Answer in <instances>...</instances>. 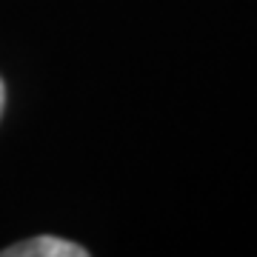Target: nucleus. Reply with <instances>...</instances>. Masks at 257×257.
<instances>
[{
    "label": "nucleus",
    "mask_w": 257,
    "mask_h": 257,
    "mask_svg": "<svg viewBox=\"0 0 257 257\" xmlns=\"http://www.w3.org/2000/svg\"><path fill=\"white\" fill-rule=\"evenodd\" d=\"M89 251L77 243L60 237H32L23 243H15L3 251V257H86Z\"/></svg>",
    "instance_id": "1"
},
{
    "label": "nucleus",
    "mask_w": 257,
    "mask_h": 257,
    "mask_svg": "<svg viewBox=\"0 0 257 257\" xmlns=\"http://www.w3.org/2000/svg\"><path fill=\"white\" fill-rule=\"evenodd\" d=\"M3 106H6V86L0 80V114H3Z\"/></svg>",
    "instance_id": "2"
}]
</instances>
